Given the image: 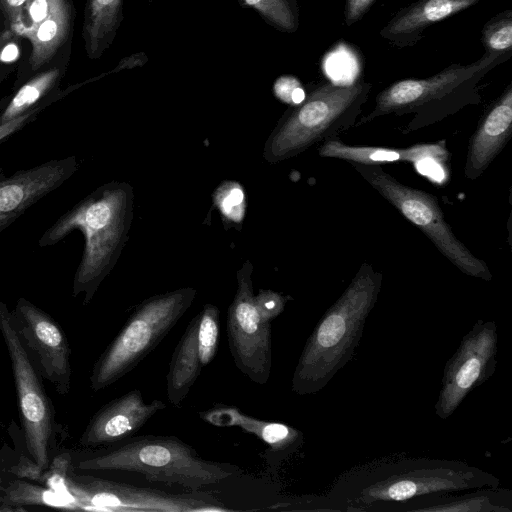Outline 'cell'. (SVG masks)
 I'll return each mask as SVG.
<instances>
[{
  "label": "cell",
  "mask_w": 512,
  "mask_h": 512,
  "mask_svg": "<svg viewBox=\"0 0 512 512\" xmlns=\"http://www.w3.org/2000/svg\"><path fill=\"white\" fill-rule=\"evenodd\" d=\"M477 0H423L410 10L395 18L385 32L391 35L410 34L425 28L431 23L449 17Z\"/></svg>",
  "instance_id": "obj_24"
},
{
  "label": "cell",
  "mask_w": 512,
  "mask_h": 512,
  "mask_svg": "<svg viewBox=\"0 0 512 512\" xmlns=\"http://www.w3.org/2000/svg\"><path fill=\"white\" fill-rule=\"evenodd\" d=\"M254 9L268 24L284 32H294L298 26L293 0H239Z\"/></svg>",
  "instance_id": "obj_26"
},
{
  "label": "cell",
  "mask_w": 512,
  "mask_h": 512,
  "mask_svg": "<svg viewBox=\"0 0 512 512\" xmlns=\"http://www.w3.org/2000/svg\"><path fill=\"white\" fill-rule=\"evenodd\" d=\"M321 157L336 158L353 164L381 165L392 162L417 164L424 160H437L446 163L450 152L445 142L416 144L406 148L347 145L339 137L324 141L319 147Z\"/></svg>",
  "instance_id": "obj_18"
},
{
  "label": "cell",
  "mask_w": 512,
  "mask_h": 512,
  "mask_svg": "<svg viewBox=\"0 0 512 512\" xmlns=\"http://www.w3.org/2000/svg\"><path fill=\"white\" fill-rule=\"evenodd\" d=\"M274 94L277 98L291 105H299L306 97L305 91L293 76H282L274 83Z\"/></svg>",
  "instance_id": "obj_32"
},
{
  "label": "cell",
  "mask_w": 512,
  "mask_h": 512,
  "mask_svg": "<svg viewBox=\"0 0 512 512\" xmlns=\"http://www.w3.org/2000/svg\"><path fill=\"white\" fill-rule=\"evenodd\" d=\"M28 0H0V16L10 27Z\"/></svg>",
  "instance_id": "obj_34"
},
{
  "label": "cell",
  "mask_w": 512,
  "mask_h": 512,
  "mask_svg": "<svg viewBox=\"0 0 512 512\" xmlns=\"http://www.w3.org/2000/svg\"><path fill=\"white\" fill-rule=\"evenodd\" d=\"M61 95L56 92L53 95L49 96L35 108L30 110L29 112L7 121L5 123L0 124V142L4 141L6 138L21 130L24 126L31 123L37 115L48 105H50L53 101L57 100Z\"/></svg>",
  "instance_id": "obj_33"
},
{
  "label": "cell",
  "mask_w": 512,
  "mask_h": 512,
  "mask_svg": "<svg viewBox=\"0 0 512 512\" xmlns=\"http://www.w3.org/2000/svg\"><path fill=\"white\" fill-rule=\"evenodd\" d=\"M152 0H149V2H151Z\"/></svg>",
  "instance_id": "obj_39"
},
{
  "label": "cell",
  "mask_w": 512,
  "mask_h": 512,
  "mask_svg": "<svg viewBox=\"0 0 512 512\" xmlns=\"http://www.w3.org/2000/svg\"><path fill=\"white\" fill-rule=\"evenodd\" d=\"M353 166L372 188L419 228L462 273L485 281L492 279L487 264L453 233L434 195L400 183L380 165Z\"/></svg>",
  "instance_id": "obj_7"
},
{
  "label": "cell",
  "mask_w": 512,
  "mask_h": 512,
  "mask_svg": "<svg viewBox=\"0 0 512 512\" xmlns=\"http://www.w3.org/2000/svg\"><path fill=\"white\" fill-rule=\"evenodd\" d=\"M74 9L70 0H57L49 16L27 38L32 45L29 58L31 72L50 61L56 51L70 38Z\"/></svg>",
  "instance_id": "obj_22"
},
{
  "label": "cell",
  "mask_w": 512,
  "mask_h": 512,
  "mask_svg": "<svg viewBox=\"0 0 512 512\" xmlns=\"http://www.w3.org/2000/svg\"><path fill=\"white\" fill-rule=\"evenodd\" d=\"M219 316V309L213 304H206L199 313L197 345L202 367L215 357L219 341Z\"/></svg>",
  "instance_id": "obj_27"
},
{
  "label": "cell",
  "mask_w": 512,
  "mask_h": 512,
  "mask_svg": "<svg viewBox=\"0 0 512 512\" xmlns=\"http://www.w3.org/2000/svg\"><path fill=\"white\" fill-rule=\"evenodd\" d=\"M4 487H5V485L3 484L2 477L0 476V509H1V506H2V503H3V490H4Z\"/></svg>",
  "instance_id": "obj_37"
},
{
  "label": "cell",
  "mask_w": 512,
  "mask_h": 512,
  "mask_svg": "<svg viewBox=\"0 0 512 512\" xmlns=\"http://www.w3.org/2000/svg\"><path fill=\"white\" fill-rule=\"evenodd\" d=\"M3 76H4V71L0 70V82L2 81L3 79Z\"/></svg>",
  "instance_id": "obj_38"
},
{
  "label": "cell",
  "mask_w": 512,
  "mask_h": 512,
  "mask_svg": "<svg viewBox=\"0 0 512 512\" xmlns=\"http://www.w3.org/2000/svg\"><path fill=\"white\" fill-rule=\"evenodd\" d=\"M199 415L215 426H238L266 443L267 449L262 453V458L272 473H276L283 461L304 443L302 431L285 423L256 419L235 406L214 404L208 410L199 412Z\"/></svg>",
  "instance_id": "obj_16"
},
{
  "label": "cell",
  "mask_w": 512,
  "mask_h": 512,
  "mask_svg": "<svg viewBox=\"0 0 512 512\" xmlns=\"http://www.w3.org/2000/svg\"><path fill=\"white\" fill-rule=\"evenodd\" d=\"M492 53L468 66H452L427 79L398 81L378 94L372 111L358 125L371 122L377 117L414 113L415 117L404 130L409 133L441 119L440 108L465 83L486 69L496 58Z\"/></svg>",
  "instance_id": "obj_10"
},
{
  "label": "cell",
  "mask_w": 512,
  "mask_h": 512,
  "mask_svg": "<svg viewBox=\"0 0 512 512\" xmlns=\"http://www.w3.org/2000/svg\"><path fill=\"white\" fill-rule=\"evenodd\" d=\"M66 472L62 488L81 509L116 511L192 512L225 510L212 495L192 491L173 494L161 490Z\"/></svg>",
  "instance_id": "obj_9"
},
{
  "label": "cell",
  "mask_w": 512,
  "mask_h": 512,
  "mask_svg": "<svg viewBox=\"0 0 512 512\" xmlns=\"http://www.w3.org/2000/svg\"><path fill=\"white\" fill-rule=\"evenodd\" d=\"M244 194L238 185L223 189L218 196L221 212L229 219L236 221L243 216Z\"/></svg>",
  "instance_id": "obj_31"
},
{
  "label": "cell",
  "mask_w": 512,
  "mask_h": 512,
  "mask_svg": "<svg viewBox=\"0 0 512 512\" xmlns=\"http://www.w3.org/2000/svg\"><path fill=\"white\" fill-rule=\"evenodd\" d=\"M47 506L61 509H81L68 495L50 488L23 480L10 481L3 490L2 510H22L21 506Z\"/></svg>",
  "instance_id": "obj_25"
},
{
  "label": "cell",
  "mask_w": 512,
  "mask_h": 512,
  "mask_svg": "<svg viewBox=\"0 0 512 512\" xmlns=\"http://www.w3.org/2000/svg\"><path fill=\"white\" fill-rule=\"evenodd\" d=\"M484 43L494 54L509 50L512 46V20L507 16L491 23L484 30Z\"/></svg>",
  "instance_id": "obj_29"
},
{
  "label": "cell",
  "mask_w": 512,
  "mask_h": 512,
  "mask_svg": "<svg viewBox=\"0 0 512 512\" xmlns=\"http://www.w3.org/2000/svg\"><path fill=\"white\" fill-rule=\"evenodd\" d=\"M124 0H86L82 36L89 59L110 47L123 21Z\"/></svg>",
  "instance_id": "obj_21"
},
{
  "label": "cell",
  "mask_w": 512,
  "mask_h": 512,
  "mask_svg": "<svg viewBox=\"0 0 512 512\" xmlns=\"http://www.w3.org/2000/svg\"><path fill=\"white\" fill-rule=\"evenodd\" d=\"M130 200L126 185H102L61 215L38 241L40 247L52 246L74 230L82 232L85 245L72 294L83 293L84 305L92 300L117 261L128 230Z\"/></svg>",
  "instance_id": "obj_3"
},
{
  "label": "cell",
  "mask_w": 512,
  "mask_h": 512,
  "mask_svg": "<svg viewBox=\"0 0 512 512\" xmlns=\"http://www.w3.org/2000/svg\"><path fill=\"white\" fill-rule=\"evenodd\" d=\"M64 73L63 66H55L27 80L8 100L0 103V124L15 119L56 93Z\"/></svg>",
  "instance_id": "obj_23"
},
{
  "label": "cell",
  "mask_w": 512,
  "mask_h": 512,
  "mask_svg": "<svg viewBox=\"0 0 512 512\" xmlns=\"http://www.w3.org/2000/svg\"><path fill=\"white\" fill-rule=\"evenodd\" d=\"M287 297L271 290H261L254 296L255 306L264 321L271 322L280 315L286 305Z\"/></svg>",
  "instance_id": "obj_30"
},
{
  "label": "cell",
  "mask_w": 512,
  "mask_h": 512,
  "mask_svg": "<svg viewBox=\"0 0 512 512\" xmlns=\"http://www.w3.org/2000/svg\"><path fill=\"white\" fill-rule=\"evenodd\" d=\"M401 511L408 512H512V492L499 487L480 488L464 495L433 494L413 498Z\"/></svg>",
  "instance_id": "obj_19"
},
{
  "label": "cell",
  "mask_w": 512,
  "mask_h": 512,
  "mask_svg": "<svg viewBox=\"0 0 512 512\" xmlns=\"http://www.w3.org/2000/svg\"><path fill=\"white\" fill-rule=\"evenodd\" d=\"M199 314L191 319L172 354L166 376L167 397L180 408L191 387L199 377L202 365L197 345Z\"/></svg>",
  "instance_id": "obj_20"
},
{
  "label": "cell",
  "mask_w": 512,
  "mask_h": 512,
  "mask_svg": "<svg viewBox=\"0 0 512 512\" xmlns=\"http://www.w3.org/2000/svg\"><path fill=\"white\" fill-rule=\"evenodd\" d=\"M196 296L181 288L145 299L95 362L90 388L98 392L132 371L173 329Z\"/></svg>",
  "instance_id": "obj_6"
},
{
  "label": "cell",
  "mask_w": 512,
  "mask_h": 512,
  "mask_svg": "<svg viewBox=\"0 0 512 512\" xmlns=\"http://www.w3.org/2000/svg\"><path fill=\"white\" fill-rule=\"evenodd\" d=\"M57 0H28L11 26L15 35L28 38L49 16Z\"/></svg>",
  "instance_id": "obj_28"
},
{
  "label": "cell",
  "mask_w": 512,
  "mask_h": 512,
  "mask_svg": "<svg viewBox=\"0 0 512 512\" xmlns=\"http://www.w3.org/2000/svg\"><path fill=\"white\" fill-rule=\"evenodd\" d=\"M498 333L494 321L477 320L444 367L435 413L449 418L475 388L487 381L497 365Z\"/></svg>",
  "instance_id": "obj_11"
},
{
  "label": "cell",
  "mask_w": 512,
  "mask_h": 512,
  "mask_svg": "<svg viewBox=\"0 0 512 512\" xmlns=\"http://www.w3.org/2000/svg\"><path fill=\"white\" fill-rule=\"evenodd\" d=\"M492 473L463 461L385 456L343 472L321 496L323 511H396L413 498L498 487Z\"/></svg>",
  "instance_id": "obj_1"
},
{
  "label": "cell",
  "mask_w": 512,
  "mask_h": 512,
  "mask_svg": "<svg viewBox=\"0 0 512 512\" xmlns=\"http://www.w3.org/2000/svg\"><path fill=\"white\" fill-rule=\"evenodd\" d=\"M512 135V88L509 86L501 98L479 122L468 144L464 176L475 180L500 154Z\"/></svg>",
  "instance_id": "obj_17"
},
{
  "label": "cell",
  "mask_w": 512,
  "mask_h": 512,
  "mask_svg": "<svg viewBox=\"0 0 512 512\" xmlns=\"http://www.w3.org/2000/svg\"><path fill=\"white\" fill-rule=\"evenodd\" d=\"M20 56V47L14 39H8L0 48V62L13 63Z\"/></svg>",
  "instance_id": "obj_36"
},
{
  "label": "cell",
  "mask_w": 512,
  "mask_h": 512,
  "mask_svg": "<svg viewBox=\"0 0 512 512\" xmlns=\"http://www.w3.org/2000/svg\"><path fill=\"white\" fill-rule=\"evenodd\" d=\"M74 470L142 474L150 482L191 491L217 484L243 471L236 465L207 460L176 436L139 435L105 446L72 464Z\"/></svg>",
  "instance_id": "obj_4"
},
{
  "label": "cell",
  "mask_w": 512,
  "mask_h": 512,
  "mask_svg": "<svg viewBox=\"0 0 512 512\" xmlns=\"http://www.w3.org/2000/svg\"><path fill=\"white\" fill-rule=\"evenodd\" d=\"M12 316L23 345L34 352L42 376L60 395L68 394L71 386V350L62 327L49 314L23 297L17 300Z\"/></svg>",
  "instance_id": "obj_13"
},
{
  "label": "cell",
  "mask_w": 512,
  "mask_h": 512,
  "mask_svg": "<svg viewBox=\"0 0 512 512\" xmlns=\"http://www.w3.org/2000/svg\"><path fill=\"white\" fill-rule=\"evenodd\" d=\"M383 275L362 263L340 297L308 337L292 375L297 395L321 391L353 357L364 325L376 305Z\"/></svg>",
  "instance_id": "obj_2"
},
{
  "label": "cell",
  "mask_w": 512,
  "mask_h": 512,
  "mask_svg": "<svg viewBox=\"0 0 512 512\" xmlns=\"http://www.w3.org/2000/svg\"><path fill=\"white\" fill-rule=\"evenodd\" d=\"M227 338L236 367L251 381L267 383L272 367L271 322L255 306L251 267L238 273V287L227 313Z\"/></svg>",
  "instance_id": "obj_12"
},
{
  "label": "cell",
  "mask_w": 512,
  "mask_h": 512,
  "mask_svg": "<svg viewBox=\"0 0 512 512\" xmlns=\"http://www.w3.org/2000/svg\"><path fill=\"white\" fill-rule=\"evenodd\" d=\"M165 408V403L159 399L146 403L142 392L132 389L103 405L91 417L79 444L83 447H105L123 441Z\"/></svg>",
  "instance_id": "obj_15"
},
{
  "label": "cell",
  "mask_w": 512,
  "mask_h": 512,
  "mask_svg": "<svg viewBox=\"0 0 512 512\" xmlns=\"http://www.w3.org/2000/svg\"><path fill=\"white\" fill-rule=\"evenodd\" d=\"M0 332L10 357L26 449L31 460L44 473L51 464L54 411L38 371L15 329L12 311L2 301Z\"/></svg>",
  "instance_id": "obj_8"
},
{
  "label": "cell",
  "mask_w": 512,
  "mask_h": 512,
  "mask_svg": "<svg viewBox=\"0 0 512 512\" xmlns=\"http://www.w3.org/2000/svg\"><path fill=\"white\" fill-rule=\"evenodd\" d=\"M374 0H348L346 6V23L353 24L367 11Z\"/></svg>",
  "instance_id": "obj_35"
},
{
  "label": "cell",
  "mask_w": 512,
  "mask_h": 512,
  "mask_svg": "<svg viewBox=\"0 0 512 512\" xmlns=\"http://www.w3.org/2000/svg\"><path fill=\"white\" fill-rule=\"evenodd\" d=\"M369 87L359 82L325 84L313 90L275 129L266 145V158H291L317 143L339 137L355 124Z\"/></svg>",
  "instance_id": "obj_5"
},
{
  "label": "cell",
  "mask_w": 512,
  "mask_h": 512,
  "mask_svg": "<svg viewBox=\"0 0 512 512\" xmlns=\"http://www.w3.org/2000/svg\"><path fill=\"white\" fill-rule=\"evenodd\" d=\"M77 169L74 156L52 159L9 176L0 169V232L59 188Z\"/></svg>",
  "instance_id": "obj_14"
}]
</instances>
